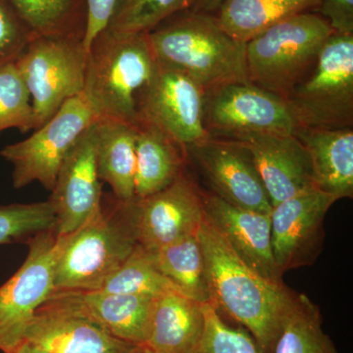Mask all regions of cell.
<instances>
[{
  "mask_svg": "<svg viewBox=\"0 0 353 353\" xmlns=\"http://www.w3.org/2000/svg\"><path fill=\"white\" fill-rule=\"evenodd\" d=\"M320 0H224L213 13L228 34L246 43L285 19L316 12Z\"/></svg>",
  "mask_w": 353,
  "mask_h": 353,
  "instance_id": "24",
  "label": "cell"
},
{
  "mask_svg": "<svg viewBox=\"0 0 353 353\" xmlns=\"http://www.w3.org/2000/svg\"><path fill=\"white\" fill-rule=\"evenodd\" d=\"M157 270L183 296L210 303L205 260L199 233L150 252Z\"/></svg>",
  "mask_w": 353,
  "mask_h": 353,
  "instance_id": "25",
  "label": "cell"
},
{
  "mask_svg": "<svg viewBox=\"0 0 353 353\" xmlns=\"http://www.w3.org/2000/svg\"><path fill=\"white\" fill-rule=\"evenodd\" d=\"M210 294L219 314L240 324L263 353H273L285 318L299 294L273 283L245 263L208 221L199 232Z\"/></svg>",
  "mask_w": 353,
  "mask_h": 353,
  "instance_id": "1",
  "label": "cell"
},
{
  "mask_svg": "<svg viewBox=\"0 0 353 353\" xmlns=\"http://www.w3.org/2000/svg\"><path fill=\"white\" fill-rule=\"evenodd\" d=\"M134 202L139 243L150 252L199 233L205 220L202 190L185 170L168 187Z\"/></svg>",
  "mask_w": 353,
  "mask_h": 353,
  "instance_id": "16",
  "label": "cell"
},
{
  "mask_svg": "<svg viewBox=\"0 0 353 353\" xmlns=\"http://www.w3.org/2000/svg\"><path fill=\"white\" fill-rule=\"evenodd\" d=\"M234 141H240L252 154L273 208L316 189L310 157L294 134H246Z\"/></svg>",
  "mask_w": 353,
  "mask_h": 353,
  "instance_id": "18",
  "label": "cell"
},
{
  "mask_svg": "<svg viewBox=\"0 0 353 353\" xmlns=\"http://www.w3.org/2000/svg\"><path fill=\"white\" fill-rule=\"evenodd\" d=\"M318 305L299 294L294 308L285 318L273 353H339L322 327Z\"/></svg>",
  "mask_w": 353,
  "mask_h": 353,
  "instance_id": "27",
  "label": "cell"
},
{
  "mask_svg": "<svg viewBox=\"0 0 353 353\" xmlns=\"http://www.w3.org/2000/svg\"><path fill=\"white\" fill-rule=\"evenodd\" d=\"M118 1L119 0H85L88 18L83 44L88 52L94 39L108 27Z\"/></svg>",
  "mask_w": 353,
  "mask_h": 353,
  "instance_id": "34",
  "label": "cell"
},
{
  "mask_svg": "<svg viewBox=\"0 0 353 353\" xmlns=\"http://www.w3.org/2000/svg\"><path fill=\"white\" fill-rule=\"evenodd\" d=\"M97 120L83 132L61 165L48 201L58 236L75 233L101 206L103 192L97 164Z\"/></svg>",
  "mask_w": 353,
  "mask_h": 353,
  "instance_id": "14",
  "label": "cell"
},
{
  "mask_svg": "<svg viewBox=\"0 0 353 353\" xmlns=\"http://www.w3.org/2000/svg\"><path fill=\"white\" fill-rule=\"evenodd\" d=\"M55 215L50 201L0 206V245L22 243L41 232L54 229Z\"/></svg>",
  "mask_w": 353,
  "mask_h": 353,
  "instance_id": "30",
  "label": "cell"
},
{
  "mask_svg": "<svg viewBox=\"0 0 353 353\" xmlns=\"http://www.w3.org/2000/svg\"><path fill=\"white\" fill-rule=\"evenodd\" d=\"M138 245L134 199L121 201L103 194L97 214L64 236L55 265L54 292L101 289Z\"/></svg>",
  "mask_w": 353,
  "mask_h": 353,
  "instance_id": "4",
  "label": "cell"
},
{
  "mask_svg": "<svg viewBox=\"0 0 353 353\" xmlns=\"http://www.w3.org/2000/svg\"><path fill=\"white\" fill-rule=\"evenodd\" d=\"M204 327L202 304L170 290L157 297L143 347L157 353H197Z\"/></svg>",
  "mask_w": 353,
  "mask_h": 353,
  "instance_id": "21",
  "label": "cell"
},
{
  "mask_svg": "<svg viewBox=\"0 0 353 353\" xmlns=\"http://www.w3.org/2000/svg\"><path fill=\"white\" fill-rule=\"evenodd\" d=\"M205 220L253 271L273 283H283L271 243V213L248 210L202 190Z\"/></svg>",
  "mask_w": 353,
  "mask_h": 353,
  "instance_id": "17",
  "label": "cell"
},
{
  "mask_svg": "<svg viewBox=\"0 0 353 353\" xmlns=\"http://www.w3.org/2000/svg\"><path fill=\"white\" fill-rule=\"evenodd\" d=\"M190 0H119L106 29L124 34L150 32L174 14L185 10Z\"/></svg>",
  "mask_w": 353,
  "mask_h": 353,
  "instance_id": "29",
  "label": "cell"
},
{
  "mask_svg": "<svg viewBox=\"0 0 353 353\" xmlns=\"http://www.w3.org/2000/svg\"><path fill=\"white\" fill-rule=\"evenodd\" d=\"M97 120L83 94L68 99L46 124L19 143L6 146L0 154L13 165L15 189L34 182L52 190L65 158L83 132Z\"/></svg>",
  "mask_w": 353,
  "mask_h": 353,
  "instance_id": "8",
  "label": "cell"
},
{
  "mask_svg": "<svg viewBox=\"0 0 353 353\" xmlns=\"http://www.w3.org/2000/svg\"><path fill=\"white\" fill-rule=\"evenodd\" d=\"M158 61L187 74L205 92L248 82L245 43L228 34L213 14L189 9L148 32Z\"/></svg>",
  "mask_w": 353,
  "mask_h": 353,
  "instance_id": "2",
  "label": "cell"
},
{
  "mask_svg": "<svg viewBox=\"0 0 353 353\" xmlns=\"http://www.w3.org/2000/svg\"><path fill=\"white\" fill-rule=\"evenodd\" d=\"M316 12L292 16L245 43L248 82L285 99L309 75L334 34Z\"/></svg>",
  "mask_w": 353,
  "mask_h": 353,
  "instance_id": "5",
  "label": "cell"
},
{
  "mask_svg": "<svg viewBox=\"0 0 353 353\" xmlns=\"http://www.w3.org/2000/svg\"><path fill=\"white\" fill-rule=\"evenodd\" d=\"M64 236L53 230L27 241L29 252L19 270L0 287V350L10 353L37 309L54 292L55 265Z\"/></svg>",
  "mask_w": 353,
  "mask_h": 353,
  "instance_id": "9",
  "label": "cell"
},
{
  "mask_svg": "<svg viewBox=\"0 0 353 353\" xmlns=\"http://www.w3.org/2000/svg\"><path fill=\"white\" fill-rule=\"evenodd\" d=\"M185 152L221 199L238 208L271 213L273 206L252 154L240 141L209 137L187 146Z\"/></svg>",
  "mask_w": 353,
  "mask_h": 353,
  "instance_id": "15",
  "label": "cell"
},
{
  "mask_svg": "<svg viewBox=\"0 0 353 353\" xmlns=\"http://www.w3.org/2000/svg\"><path fill=\"white\" fill-rule=\"evenodd\" d=\"M10 353H51L48 352H46V350H41V348H39L34 347V345H30V343H25V341H22L20 345H18L17 347L14 348L12 352Z\"/></svg>",
  "mask_w": 353,
  "mask_h": 353,
  "instance_id": "37",
  "label": "cell"
},
{
  "mask_svg": "<svg viewBox=\"0 0 353 353\" xmlns=\"http://www.w3.org/2000/svg\"><path fill=\"white\" fill-rule=\"evenodd\" d=\"M316 13L324 18L336 34H353V0H320Z\"/></svg>",
  "mask_w": 353,
  "mask_h": 353,
  "instance_id": "35",
  "label": "cell"
},
{
  "mask_svg": "<svg viewBox=\"0 0 353 353\" xmlns=\"http://www.w3.org/2000/svg\"><path fill=\"white\" fill-rule=\"evenodd\" d=\"M157 66L148 32L102 31L88 50L83 90L97 119L136 125L139 97Z\"/></svg>",
  "mask_w": 353,
  "mask_h": 353,
  "instance_id": "3",
  "label": "cell"
},
{
  "mask_svg": "<svg viewBox=\"0 0 353 353\" xmlns=\"http://www.w3.org/2000/svg\"><path fill=\"white\" fill-rule=\"evenodd\" d=\"M134 197L143 199L170 185L185 171L188 155L157 127L146 122L136 125Z\"/></svg>",
  "mask_w": 353,
  "mask_h": 353,
  "instance_id": "22",
  "label": "cell"
},
{
  "mask_svg": "<svg viewBox=\"0 0 353 353\" xmlns=\"http://www.w3.org/2000/svg\"><path fill=\"white\" fill-rule=\"evenodd\" d=\"M22 341L51 353H132L139 347L54 296L37 309Z\"/></svg>",
  "mask_w": 353,
  "mask_h": 353,
  "instance_id": "13",
  "label": "cell"
},
{
  "mask_svg": "<svg viewBox=\"0 0 353 353\" xmlns=\"http://www.w3.org/2000/svg\"><path fill=\"white\" fill-rule=\"evenodd\" d=\"M204 126L213 138L294 134L297 125L285 99L250 82L224 85L205 94Z\"/></svg>",
  "mask_w": 353,
  "mask_h": 353,
  "instance_id": "10",
  "label": "cell"
},
{
  "mask_svg": "<svg viewBox=\"0 0 353 353\" xmlns=\"http://www.w3.org/2000/svg\"><path fill=\"white\" fill-rule=\"evenodd\" d=\"M34 37L82 39L87 28L85 0H7Z\"/></svg>",
  "mask_w": 353,
  "mask_h": 353,
  "instance_id": "26",
  "label": "cell"
},
{
  "mask_svg": "<svg viewBox=\"0 0 353 353\" xmlns=\"http://www.w3.org/2000/svg\"><path fill=\"white\" fill-rule=\"evenodd\" d=\"M305 146L315 188L336 199L353 196V128L305 129L294 132Z\"/></svg>",
  "mask_w": 353,
  "mask_h": 353,
  "instance_id": "20",
  "label": "cell"
},
{
  "mask_svg": "<svg viewBox=\"0 0 353 353\" xmlns=\"http://www.w3.org/2000/svg\"><path fill=\"white\" fill-rule=\"evenodd\" d=\"M336 201V197L312 189L272 208V250L281 275L315 263L324 245L325 217Z\"/></svg>",
  "mask_w": 353,
  "mask_h": 353,
  "instance_id": "12",
  "label": "cell"
},
{
  "mask_svg": "<svg viewBox=\"0 0 353 353\" xmlns=\"http://www.w3.org/2000/svg\"><path fill=\"white\" fill-rule=\"evenodd\" d=\"M204 101L205 92L196 81L157 60L139 97L138 122L157 127L185 150L210 137L204 126Z\"/></svg>",
  "mask_w": 353,
  "mask_h": 353,
  "instance_id": "11",
  "label": "cell"
},
{
  "mask_svg": "<svg viewBox=\"0 0 353 353\" xmlns=\"http://www.w3.org/2000/svg\"><path fill=\"white\" fill-rule=\"evenodd\" d=\"M224 0H190L187 9L194 12L213 14Z\"/></svg>",
  "mask_w": 353,
  "mask_h": 353,
  "instance_id": "36",
  "label": "cell"
},
{
  "mask_svg": "<svg viewBox=\"0 0 353 353\" xmlns=\"http://www.w3.org/2000/svg\"><path fill=\"white\" fill-rule=\"evenodd\" d=\"M285 101L297 128H353V34L334 32L314 68Z\"/></svg>",
  "mask_w": 353,
  "mask_h": 353,
  "instance_id": "6",
  "label": "cell"
},
{
  "mask_svg": "<svg viewBox=\"0 0 353 353\" xmlns=\"http://www.w3.org/2000/svg\"><path fill=\"white\" fill-rule=\"evenodd\" d=\"M132 353H157L153 352V350H150V348L143 347V345H139V347H136V350H134Z\"/></svg>",
  "mask_w": 353,
  "mask_h": 353,
  "instance_id": "38",
  "label": "cell"
},
{
  "mask_svg": "<svg viewBox=\"0 0 353 353\" xmlns=\"http://www.w3.org/2000/svg\"><path fill=\"white\" fill-rule=\"evenodd\" d=\"M205 327L197 353H263L252 334L224 321L211 304H202Z\"/></svg>",
  "mask_w": 353,
  "mask_h": 353,
  "instance_id": "32",
  "label": "cell"
},
{
  "mask_svg": "<svg viewBox=\"0 0 353 353\" xmlns=\"http://www.w3.org/2000/svg\"><path fill=\"white\" fill-rule=\"evenodd\" d=\"M34 38L7 0H0V66L12 63Z\"/></svg>",
  "mask_w": 353,
  "mask_h": 353,
  "instance_id": "33",
  "label": "cell"
},
{
  "mask_svg": "<svg viewBox=\"0 0 353 353\" xmlns=\"http://www.w3.org/2000/svg\"><path fill=\"white\" fill-rule=\"evenodd\" d=\"M99 290L118 294L157 297L178 290L157 270L152 254L141 245L102 284ZM179 292V290H178Z\"/></svg>",
  "mask_w": 353,
  "mask_h": 353,
  "instance_id": "28",
  "label": "cell"
},
{
  "mask_svg": "<svg viewBox=\"0 0 353 353\" xmlns=\"http://www.w3.org/2000/svg\"><path fill=\"white\" fill-rule=\"evenodd\" d=\"M134 125L97 119V164L101 182L108 183L118 201H132L136 176Z\"/></svg>",
  "mask_w": 353,
  "mask_h": 353,
  "instance_id": "23",
  "label": "cell"
},
{
  "mask_svg": "<svg viewBox=\"0 0 353 353\" xmlns=\"http://www.w3.org/2000/svg\"><path fill=\"white\" fill-rule=\"evenodd\" d=\"M51 296L82 311L121 340L145 345L157 297L99 290L54 292Z\"/></svg>",
  "mask_w": 353,
  "mask_h": 353,
  "instance_id": "19",
  "label": "cell"
},
{
  "mask_svg": "<svg viewBox=\"0 0 353 353\" xmlns=\"http://www.w3.org/2000/svg\"><path fill=\"white\" fill-rule=\"evenodd\" d=\"M36 129L31 97L15 62L0 66V132Z\"/></svg>",
  "mask_w": 353,
  "mask_h": 353,
  "instance_id": "31",
  "label": "cell"
},
{
  "mask_svg": "<svg viewBox=\"0 0 353 353\" xmlns=\"http://www.w3.org/2000/svg\"><path fill=\"white\" fill-rule=\"evenodd\" d=\"M87 61L82 39L34 37L30 41L15 64L31 97L34 130L83 94Z\"/></svg>",
  "mask_w": 353,
  "mask_h": 353,
  "instance_id": "7",
  "label": "cell"
}]
</instances>
